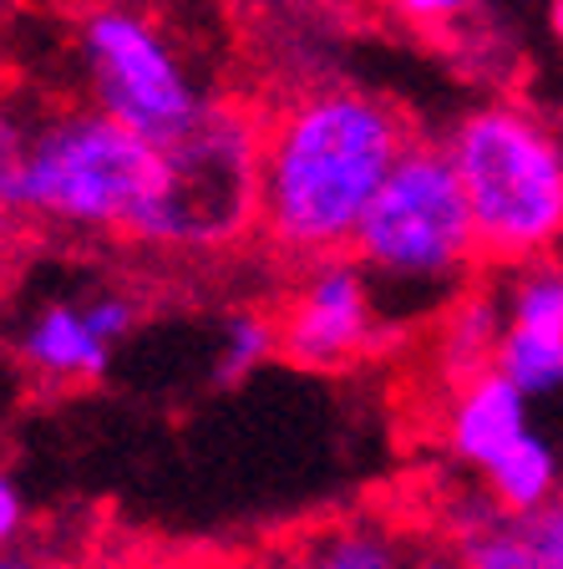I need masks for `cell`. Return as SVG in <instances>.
<instances>
[{
	"mask_svg": "<svg viewBox=\"0 0 563 569\" xmlns=\"http://www.w3.org/2000/svg\"><path fill=\"white\" fill-rule=\"evenodd\" d=\"M148 569H199V565H148Z\"/></svg>",
	"mask_w": 563,
	"mask_h": 569,
	"instance_id": "obj_27",
	"label": "cell"
},
{
	"mask_svg": "<svg viewBox=\"0 0 563 569\" xmlns=\"http://www.w3.org/2000/svg\"><path fill=\"white\" fill-rule=\"evenodd\" d=\"M549 21H553V36L563 41V0H549Z\"/></svg>",
	"mask_w": 563,
	"mask_h": 569,
	"instance_id": "obj_26",
	"label": "cell"
},
{
	"mask_svg": "<svg viewBox=\"0 0 563 569\" xmlns=\"http://www.w3.org/2000/svg\"><path fill=\"white\" fill-rule=\"evenodd\" d=\"M158 153H163V178L132 219L128 244L178 260H213L259 239L264 112L234 97H213L209 112Z\"/></svg>",
	"mask_w": 563,
	"mask_h": 569,
	"instance_id": "obj_2",
	"label": "cell"
},
{
	"mask_svg": "<svg viewBox=\"0 0 563 569\" xmlns=\"http://www.w3.org/2000/svg\"><path fill=\"white\" fill-rule=\"evenodd\" d=\"M199 569H264L259 555H223V559H203Z\"/></svg>",
	"mask_w": 563,
	"mask_h": 569,
	"instance_id": "obj_25",
	"label": "cell"
},
{
	"mask_svg": "<svg viewBox=\"0 0 563 569\" xmlns=\"http://www.w3.org/2000/svg\"><path fill=\"white\" fill-rule=\"evenodd\" d=\"M26 229H31V224H26V213L16 209V203H6V199H0V264H6V260H11V254H16V249H21Z\"/></svg>",
	"mask_w": 563,
	"mask_h": 569,
	"instance_id": "obj_22",
	"label": "cell"
},
{
	"mask_svg": "<svg viewBox=\"0 0 563 569\" xmlns=\"http://www.w3.org/2000/svg\"><path fill=\"white\" fill-rule=\"evenodd\" d=\"M87 306V320L97 326V336L102 341H128L132 331H138V320H142V306L132 296H122V290H102V296H92V300H82Z\"/></svg>",
	"mask_w": 563,
	"mask_h": 569,
	"instance_id": "obj_18",
	"label": "cell"
},
{
	"mask_svg": "<svg viewBox=\"0 0 563 569\" xmlns=\"http://www.w3.org/2000/svg\"><path fill=\"white\" fill-rule=\"evenodd\" d=\"M351 260L371 274V284L396 290H462V280L482 270L472 209L446 142H411L365 209Z\"/></svg>",
	"mask_w": 563,
	"mask_h": 569,
	"instance_id": "obj_5",
	"label": "cell"
},
{
	"mask_svg": "<svg viewBox=\"0 0 563 569\" xmlns=\"http://www.w3.org/2000/svg\"><path fill=\"white\" fill-rule=\"evenodd\" d=\"M411 529L371 513H335L259 549L264 569H401Z\"/></svg>",
	"mask_w": 563,
	"mask_h": 569,
	"instance_id": "obj_8",
	"label": "cell"
},
{
	"mask_svg": "<svg viewBox=\"0 0 563 569\" xmlns=\"http://www.w3.org/2000/svg\"><path fill=\"white\" fill-rule=\"evenodd\" d=\"M36 6H41V0H0V31H11L16 21H26Z\"/></svg>",
	"mask_w": 563,
	"mask_h": 569,
	"instance_id": "obj_23",
	"label": "cell"
},
{
	"mask_svg": "<svg viewBox=\"0 0 563 569\" xmlns=\"http://www.w3.org/2000/svg\"><path fill=\"white\" fill-rule=\"evenodd\" d=\"M503 300L482 296H462L458 306H446L442 326H436V361L446 367V391L468 387L472 377L493 371L497 361V341H503Z\"/></svg>",
	"mask_w": 563,
	"mask_h": 569,
	"instance_id": "obj_12",
	"label": "cell"
},
{
	"mask_svg": "<svg viewBox=\"0 0 563 569\" xmlns=\"http://www.w3.org/2000/svg\"><path fill=\"white\" fill-rule=\"evenodd\" d=\"M77 51L92 107H102L107 118H118L153 148L183 138L213 102L203 82H193L183 51L168 41L163 26L118 0L87 6L77 21Z\"/></svg>",
	"mask_w": 563,
	"mask_h": 569,
	"instance_id": "obj_6",
	"label": "cell"
},
{
	"mask_svg": "<svg viewBox=\"0 0 563 569\" xmlns=\"http://www.w3.org/2000/svg\"><path fill=\"white\" fill-rule=\"evenodd\" d=\"M391 6H396L401 21L422 26V31H446V26L477 16L487 0H391Z\"/></svg>",
	"mask_w": 563,
	"mask_h": 569,
	"instance_id": "obj_19",
	"label": "cell"
},
{
	"mask_svg": "<svg viewBox=\"0 0 563 569\" xmlns=\"http://www.w3.org/2000/svg\"><path fill=\"white\" fill-rule=\"evenodd\" d=\"M21 367L47 387H87V381L107 377L112 361V341L97 336V326L87 320L82 300H51L41 306L16 336Z\"/></svg>",
	"mask_w": 563,
	"mask_h": 569,
	"instance_id": "obj_10",
	"label": "cell"
},
{
	"mask_svg": "<svg viewBox=\"0 0 563 569\" xmlns=\"http://www.w3.org/2000/svg\"><path fill=\"white\" fill-rule=\"evenodd\" d=\"M411 142L406 112L365 87H310L264 112L259 244L290 270L351 254L365 209Z\"/></svg>",
	"mask_w": 563,
	"mask_h": 569,
	"instance_id": "obj_1",
	"label": "cell"
},
{
	"mask_svg": "<svg viewBox=\"0 0 563 569\" xmlns=\"http://www.w3.org/2000/svg\"><path fill=\"white\" fill-rule=\"evenodd\" d=\"M401 569H462V555L442 529H422L406 539V565Z\"/></svg>",
	"mask_w": 563,
	"mask_h": 569,
	"instance_id": "obj_20",
	"label": "cell"
},
{
	"mask_svg": "<svg viewBox=\"0 0 563 569\" xmlns=\"http://www.w3.org/2000/svg\"><path fill=\"white\" fill-rule=\"evenodd\" d=\"M503 320L523 331L563 336V260H533L517 264L513 284L503 290Z\"/></svg>",
	"mask_w": 563,
	"mask_h": 569,
	"instance_id": "obj_15",
	"label": "cell"
},
{
	"mask_svg": "<svg viewBox=\"0 0 563 569\" xmlns=\"http://www.w3.org/2000/svg\"><path fill=\"white\" fill-rule=\"evenodd\" d=\"M482 478H487L482 493L493 498L507 519H523V513H533V509H543V503L559 498V458H553V448L539 438V432L517 438Z\"/></svg>",
	"mask_w": 563,
	"mask_h": 569,
	"instance_id": "obj_13",
	"label": "cell"
},
{
	"mask_svg": "<svg viewBox=\"0 0 563 569\" xmlns=\"http://www.w3.org/2000/svg\"><path fill=\"white\" fill-rule=\"evenodd\" d=\"M493 367L503 371L523 397H549V391L563 387V336L503 326V341H497Z\"/></svg>",
	"mask_w": 563,
	"mask_h": 569,
	"instance_id": "obj_16",
	"label": "cell"
},
{
	"mask_svg": "<svg viewBox=\"0 0 563 569\" xmlns=\"http://www.w3.org/2000/svg\"><path fill=\"white\" fill-rule=\"evenodd\" d=\"M280 320V356L300 371H345L381 351L391 320L375 310V284L351 254L294 270Z\"/></svg>",
	"mask_w": 563,
	"mask_h": 569,
	"instance_id": "obj_7",
	"label": "cell"
},
{
	"mask_svg": "<svg viewBox=\"0 0 563 569\" xmlns=\"http://www.w3.org/2000/svg\"><path fill=\"white\" fill-rule=\"evenodd\" d=\"M0 569H47V565H41L26 545H11V549H0Z\"/></svg>",
	"mask_w": 563,
	"mask_h": 569,
	"instance_id": "obj_24",
	"label": "cell"
},
{
	"mask_svg": "<svg viewBox=\"0 0 563 569\" xmlns=\"http://www.w3.org/2000/svg\"><path fill=\"white\" fill-rule=\"evenodd\" d=\"M274 356H280V320H274V310H259V306L234 310L223 320V341H219V356H213V387L223 391L244 387L259 367H270Z\"/></svg>",
	"mask_w": 563,
	"mask_h": 569,
	"instance_id": "obj_14",
	"label": "cell"
},
{
	"mask_svg": "<svg viewBox=\"0 0 563 569\" xmlns=\"http://www.w3.org/2000/svg\"><path fill=\"white\" fill-rule=\"evenodd\" d=\"M442 533L458 545L462 569H553L529 539V529L507 519L487 493L468 498V509L458 519H446Z\"/></svg>",
	"mask_w": 563,
	"mask_h": 569,
	"instance_id": "obj_11",
	"label": "cell"
},
{
	"mask_svg": "<svg viewBox=\"0 0 563 569\" xmlns=\"http://www.w3.org/2000/svg\"><path fill=\"white\" fill-rule=\"evenodd\" d=\"M26 148H31V122L0 102V199H6V203L21 199ZM16 209H21V203H16Z\"/></svg>",
	"mask_w": 563,
	"mask_h": 569,
	"instance_id": "obj_17",
	"label": "cell"
},
{
	"mask_svg": "<svg viewBox=\"0 0 563 569\" xmlns=\"http://www.w3.org/2000/svg\"><path fill=\"white\" fill-rule=\"evenodd\" d=\"M26 533V503H21V488H16V478L0 468V549L21 545Z\"/></svg>",
	"mask_w": 563,
	"mask_h": 569,
	"instance_id": "obj_21",
	"label": "cell"
},
{
	"mask_svg": "<svg viewBox=\"0 0 563 569\" xmlns=\"http://www.w3.org/2000/svg\"><path fill=\"white\" fill-rule=\"evenodd\" d=\"M163 153L92 102H67L31 118L21 173V213L31 229L71 239H128L153 199Z\"/></svg>",
	"mask_w": 563,
	"mask_h": 569,
	"instance_id": "obj_3",
	"label": "cell"
},
{
	"mask_svg": "<svg viewBox=\"0 0 563 569\" xmlns=\"http://www.w3.org/2000/svg\"><path fill=\"white\" fill-rule=\"evenodd\" d=\"M529 397L503 377V371H482L468 387H458L446 397V452L472 468L487 473L517 438H529Z\"/></svg>",
	"mask_w": 563,
	"mask_h": 569,
	"instance_id": "obj_9",
	"label": "cell"
},
{
	"mask_svg": "<svg viewBox=\"0 0 563 569\" xmlns=\"http://www.w3.org/2000/svg\"><path fill=\"white\" fill-rule=\"evenodd\" d=\"M482 264L553 260L563 249V138L517 102H487L446 132Z\"/></svg>",
	"mask_w": 563,
	"mask_h": 569,
	"instance_id": "obj_4",
	"label": "cell"
}]
</instances>
